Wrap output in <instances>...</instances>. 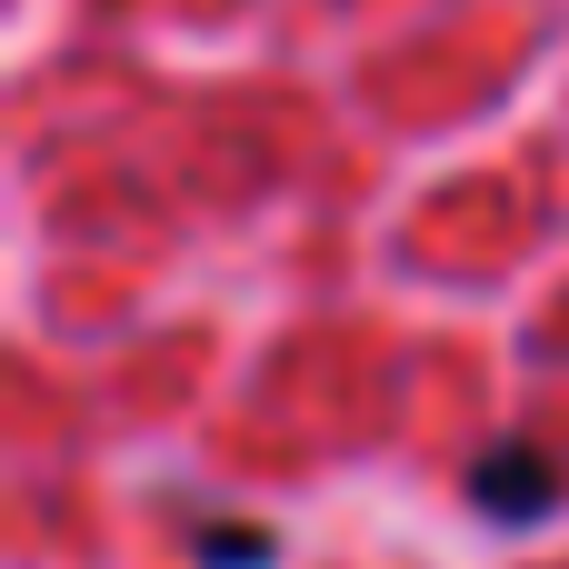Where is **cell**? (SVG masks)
<instances>
[{"instance_id":"cell-1","label":"cell","mask_w":569,"mask_h":569,"mask_svg":"<svg viewBox=\"0 0 569 569\" xmlns=\"http://www.w3.org/2000/svg\"><path fill=\"white\" fill-rule=\"evenodd\" d=\"M560 460L540 450V440H490L480 460H470V510H490L500 530H530V520H550L560 510Z\"/></svg>"},{"instance_id":"cell-2","label":"cell","mask_w":569,"mask_h":569,"mask_svg":"<svg viewBox=\"0 0 569 569\" xmlns=\"http://www.w3.org/2000/svg\"><path fill=\"white\" fill-rule=\"evenodd\" d=\"M200 560L210 569H270V530H210Z\"/></svg>"}]
</instances>
